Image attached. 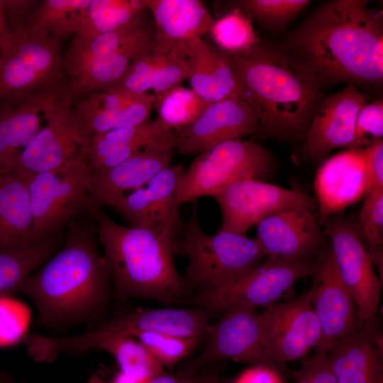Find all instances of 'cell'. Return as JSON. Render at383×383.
<instances>
[{
	"mask_svg": "<svg viewBox=\"0 0 383 383\" xmlns=\"http://www.w3.org/2000/svg\"><path fill=\"white\" fill-rule=\"evenodd\" d=\"M154 109L157 119L169 128L176 130L193 123L209 104L191 89L179 85L154 94Z\"/></svg>",
	"mask_w": 383,
	"mask_h": 383,
	"instance_id": "cell-35",
	"label": "cell"
},
{
	"mask_svg": "<svg viewBox=\"0 0 383 383\" xmlns=\"http://www.w3.org/2000/svg\"><path fill=\"white\" fill-rule=\"evenodd\" d=\"M71 104L59 91L48 96L43 110L45 126L18 155L9 174L28 182L39 173L86 160L94 135Z\"/></svg>",
	"mask_w": 383,
	"mask_h": 383,
	"instance_id": "cell-8",
	"label": "cell"
},
{
	"mask_svg": "<svg viewBox=\"0 0 383 383\" xmlns=\"http://www.w3.org/2000/svg\"><path fill=\"white\" fill-rule=\"evenodd\" d=\"M264 346L272 363L304 360L321 338L319 321L308 290L285 302L274 303L260 312Z\"/></svg>",
	"mask_w": 383,
	"mask_h": 383,
	"instance_id": "cell-15",
	"label": "cell"
},
{
	"mask_svg": "<svg viewBox=\"0 0 383 383\" xmlns=\"http://www.w3.org/2000/svg\"><path fill=\"white\" fill-rule=\"evenodd\" d=\"M382 335L363 322L326 353L336 383H383Z\"/></svg>",
	"mask_w": 383,
	"mask_h": 383,
	"instance_id": "cell-23",
	"label": "cell"
},
{
	"mask_svg": "<svg viewBox=\"0 0 383 383\" xmlns=\"http://www.w3.org/2000/svg\"><path fill=\"white\" fill-rule=\"evenodd\" d=\"M308 0H240L236 8L260 23L282 26L294 18L310 4Z\"/></svg>",
	"mask_w": 383,
	"mask_h": 383,
	"instance_id": "cell-39",
	"label": "cell"
},
{
	"mask_svg": "<svg viewBox=\"0 0 383 383\" xmlns=\"http://www.w3.org/2000/svg\"><path fill=\"white\" fill-rule=\"evenodd\" d=\"M154 24L153 50L166 54L181 43L202 38L214 19L200 0H145Z\"/></svg>",
	"mask_w": 383,
	"mask_h": 383,
	"instance_id": "cell-24",
	"label": "cell"
},
{
	"mask_svg": "<svg viewBox=\"0 0 383 383\" xmlns=\"http://www.w3.org/2000/svg\"><path fill=\"white\" fill-rule=\"evenodd\" d=\"M148 11L145 0H90L77 36L89 40L115 30Z\"/></svg>",
	"mask_w": 383,
	"mask_h": 383,
	"instance_id": "cell-33",
	"label": "cell"
},
{
	"mask_svg": "<svg viewBox=\"0 0 383 383\" xmlns=\"http://www.w3.org/2000/svg\"><path fill=\"white\" fill-rule=\"evenodd\" d=\"M366 192L383 189V142L377 140L366 147Z\"/></svg>",
	"mask_w": 383,
	"mask_h": 383,
	"instance_id": "cell-43",
	"label": "cell"
},
{
	"mask_svg": "<svg viewBox=\"0 0 383 383\" xmlns=\"http://www.w3.org/2000/svg\"><path fill=\"white\" fill-rule=\"evenodd\" d=\"M243 89L255 110L264 138L306 134L321 101L317 78L259 41L250 49L228 52Z\"/></svg>",
	"mask_w": 383,
	"mask_h": 383,
	"instance_id": "cell-2",
	"label": "cell"
},
{
	"mask_svg": "<svg viewBox=\"0 0 383 383\" xmlns=\"http://www.w3.org/2000/svg\"><path fill=\"white\" fill-rule=\"evenodd\" d=\"M293 375L294 383H336L327 354L323 352L304 359L301 367Z\"/></svg>",
	"mask_w": 383,
	"mask_h": 383,
	"instance_id": "cell-42",
	"label": "cell"
},
{
	"mask_svg": "<svg viewBox=\"0 0 383 383\" xmlns=\"http://www.w3.org/2000/svg\"><path fill=\"white\" fill-rule=\"evenodd\" d=\"M174 131L175 150L197 155L223 142L258 133L259 121L254 109L234 96L209 104L193 123Z\"/></svg>",
	"mask_w": 383,
	"mask_h": 383,
	"instance_id": "cell-18",
	"label": "cell"
},
{
	"mask_svg": "<svg viewBox=\"0 0 383 383\" xmlns=\"http://www.w3.org/2000/svg\"><path fill=\"white\" fill-rule=\"evenodd\" d=\"M59 40L28 34L23 26L9 29L0 40V101L11 104L60 90L64 67Z\"/></svg>",
	"mask_w": 383,
	"mask_h": 383,
	"instance_id": "cell-6",
	"label": "cell"
},
{
	"mask_svg": "<svg viewBox=\"0 0 383 383\" xmlns=\"http://www.w3.org/2000/svg\"><path fill=\"white\" fill-rule=\"evenodd\" d=\"M275 169L270 153L260 145L241 139L220 143L196 155L180 179L177 203L214 197L228 185L253 179L262 181Z\"/></svg>",
	"mask_w": 383,
	"mask_h": 383,
	"instance_id": "cell-7",
	"label": "cell"
},
{
	"mask_svg": "<svg viewBox=\"0 0 383 383\" xmlns=\"http://www.w3.org/2000/svg\"><path fill=\"white\" fill-rule=\"evenodd\" d=\"M90 0H45L35 11L25 30L41 38H60L79 33Z\"/></svg>",
	"mask_w": 383,
	"mask_h": 383,
	"instance_id": "cell-31",
	"label": "cell"
},
{
	"mask_svg": "<svg viewBox=\"0 0 383 383\" xmlns=\"http://www.w3.org/2000/svg\"><path fill=\"white\" fill-rule=\"evenodd\" d=\"M383 135L382 100L365 104L360 110L355 123V142L357 149L367 147L382 140Z\"/></svg>",
	"mask_w": 383,
	"mask_h": 383,
	"instance_id": "cell-41",
	"label": "cell"
},
{
	"mask_svg": "<svg viewBox=\"0 0 383 383\" xmlns=\"http://www.w3.org/2000/svg\"><path fill=\"white\" fill-rule=\"evenodd\" d=\"M57 244L55 233L30 246L0 249V296L16 291L26 277L50 258Z\"/></svg>",
	"mask_w": 383,
	"mask_h": 383,
	"instance_id": "cell-32",
	"label": "cell"
},
{
	"mask_svg": "<svg viewBox=\"0 0 383 383\" xmlns=\"http://www.w3.org/2000/svg\"><path fill=\"white\" fill-rule=\"evenodd\" d=\"M94 349L111 354L122 374L139 380H147L164 372V367L148 350L133 336H116L98 343Z\"/></svg>",
	"mask_w": 383,
	"mask_h": 383,
	"instance_id": "cell-34",
	"label": "cell"
},
{
	"mask_svg": "<svg viewBox=\"0 0 383 383\" xmlns=\"http://www.w3.org/2000/svg\"><path fill=\"white\" fill-rule=\"evenodd\" d=\"M323 223L341 277L355 303L360 325L377 317L382 282L359 233L357 222L330 216Z\"/></svg>",
	"mask_w": 383,
	"mask_h": 383,
	"instance_id": "cell-12",
	"label": "cell"
},
{
	"mask_svg": "<svg viewBox=\"0 0 383 383\" xmlns=\"http://www.w3.org/2000/svg\"><path fill=\"white\" fill-rule=\"evenodd\" d=\"M309 289L311 302L321 328L317 352L327 353L340 340L360 326L354 299L340 274L331 248L317 258Z\"/></svg>",
	"mask_w": 383,
	"mask_h": 383,
	"instance_id": "cell-16",
	"label": "cell"
},
{
	"mask_svg": "<svg viewBox=\"0 0 383 383\" xmlns=\"http://www.w3.org/2000/svg\"><path fill=\"white\" fill-rule=\"evenodd\" d=\"M184 172L182 164L170 165L143 187L121 196L111 206L131 226L176 236L184 225L177 203Z\"/></svg>",
	"mask_w": 383,
	"mask_h": 383,
	"instance_id": "cell-17",
	"label": "cell"
},
{
	"mask_svg": "<svg viewBox=\"0 0 383 383\" xmlns=\"http://www.w3.org/2000/svg\"><path fill=\"white\" fill-rule=\"evenodd\" d=\"M28 182L11 174L0 178V249L38 243Z\"/></svg>",
	"mask_w": 383,
	"mask_h": 383,
	"instance_id": "cell-30",
	"label": "cell"
},
{
	"mask_svg": "<svg viewBox=\"0 0 383 383\" xmlns=\"http://www.w3.org/2000/svg\"><path fill=\"white\" fill-rule=\"evenodd\" d=\"M211 312L201 308L138 309L116 317L88 333L70 338H50L48 350L52 356L62 352L79 353L94 349L111 337L133 336L138 332H154L185 338H205Z\"/></svg>",
	"mask_w": 383,
	"mask_h": 383,
	"instance_id": "cell-9",
	"label": "cell"
},
{
	"mask_svg": "<svg viewBox=\"0 0 383 383\" xmlns=\"http://www.w3.org/2000/svg\"><path fill=\"white\" fill-rule=\"evenodd\" d=\"M191 62V89L208 104L231 96L244 99L228 52L202 38L188 43Z\"/></svg>",
	"mask_w": 383,
	"mask_h": 383,
	"instance_id": "cell-28",
	"label": "cell"
},
{
	"mask_svg": "<svg viewBox=\"0 0 383 383\" xmlns=\"http://www.w3.org/2000/svg\"><path fill=\"white\" fill-rule=\"evenodd\" d=\"M174 238V252L189 260L183 279L197 294L214 291L238 279L260 263L265 254L255 238L219 230L207 234L201 226L198 204Z\"/></svg>",
	"mask_w": 383,
	"mask_h": 383,
	"instance_id": "cell-5",
	"label": "cell"
},
{
	"mask_svg": "<svg viewBox=\"0 0 383 383\" xmlns=\"http://www.w3.org/2000/svg\"><path fill=\"white\" fill-rule=\"evenodd\" d=\"M209 33L216 45L230 53L247 50L259 41L250 19L238 9L214 20Z\"/></svg>",
	"mask_w": 383,
	"mask_h": 383,
	"instance_id": "cell-36",
	"label": "cell"
},
{
	"mask_svg": "<svg viewBox=\"0 0 383 383\" xmlns=\"http://www.w3.org/2000/svg\"><path fill=\"white\" fill-rule=\"evenodd\" d=\"M313 261L284 262L265 258L246 274L214 291L197 294L198 308L211 313L233 306L266 308L277 301L301 279L313 274Z\"/></svg>",
	"mask_w": 383,
	"mask_h": 383,
	"instance_id": "cell-10",
	"label": "cell"
},
{
	"mask_svg": "<svg viewBox=\"0 0 383 383\" xmlns=\"http://www.w3.org/2000/svg\"><path fill=\"white\" fill-rule=\"evenodd\" d=\"M0 383H4V382L0 379Z\"/></svg>",
	"mask_w": 383,
	"mask_h": 383,
	"instance_id": "cell-50",
	"label": "cell"
},
{
	"mask_svg": "<svg viewBox=\"0 0 383 383\" xmlns=\"http://www.w3.org/2000/svg\"><path fill=\"white\" fill-rule=\"evenodd\" d=\"M31 319L29 308L7 295L0 296V347L13 345L25 335Z\"/></svg>",
	"mask_w": 383,
	"mask_h": 383,
	"instance_id": "cell-40",
	"label": "cell"
},
{
	"mask_svg": "<svg viewBox=\"0 0 383 383\" xmlns=\"http://www.w3.org/2000/svg\"><path fill=\"white\" fill-rule=\"evenodd\" d=\"M265 258L284 262L316 260L324 235L312 211L293 209L274 213L257 225L255 237Z\"/></svg>",
	"mask_w": 383,
	"mask_h": 383,
	"instance_id": "cell-19",
	"label": "cell"
},
{
	"mask_svg": "<svg viewBox=\"0 0 383 383\" xmlns=\"http://www.w3.org/2000/svg\"><path fill=\"white\" fill-rule=\"evenodd\" d=\"M97 223L118 296L149 299L169 305L189 292L173 260L175 236L123 226L101 209L90 211Z\"/></svg>",
	"mask_w": 383,
	"mask_h": 383,
	"instance_id": "cell-3",
	"label": "cell"
},
{
	"mask_svg": "<svg viewBox=\"0 0 383 383\" xmlns=\"http://www.w3.org/2000/svg\"><path fill=\"white\" fill-rule=\"evenodd\" d=\"M152 110L150 96L110 89L87 95L78 104L76 113L98 135L145 123L150 120Z\"/></svg>",
	"mask_w": 383,
	"mask_h": 383,
	"instance_id": "cell-26",
	"label": "cell"
},
{
	"mask_svg": "<svg viewBox=\"0 0 383 383\" xmlns=\"http://www.w3.org/2000/svg\"><path fill=\"white\" fill-rule=\"evenodd\" d=\"M53 92L33 94L0 111V178L10 173L16 157L40 130V113Z\"/></svg>",
	"mask_w": 383,
	"mask_h": 383,
	"instance_id": "cell-29",
	"label": "cell"
},
{
	"mask_svg": "<svg viewBox=\"0 0 383 383\" xmlns=\"http://www.w3.org/2000/svg\"><path fill=\"white\" fill-rule=\"evenodd\" d=\"M88 383H106L103 379H101L97 375H93L89 380Z\"/></svg>",
	"mask_w": 383,
	"mask_h": 383,
	"instance_id": "cell-49",
	"label": "cell"
},
{
	"mask_svg": "<svg viewBox=\"0 0 383 383\" xmlns=\"http://www.w3.org/2000/svg\"><path fill=\"white\" fill-rule=\"evenodd\" d=\"M5 14L4 0H0V40L9 30Z\"/></svg>",
	"mask_w": 383,
	"mask_h": 383,
	"instance_id": "cell-48",
	"label": "cell"
},
{
	"mask_svg": "<svg viewBox=\"0 0 383 383\" xmlns=\"http://www.w3.org/2000/svg\"><path fill=\"white\" fill-rule=\"evenodd\" d=\"M193 383H223V382L213 369L206 366L194 375Z\"/></svg>",
	"mask_w": 383,
	"mask_h": 383,
	"instance_id": "cell-47",
	"label": "cell"
},
{
	"mask_svg": "<svg viewBox=\"0 0 383 383\" xmlns=\"http://www.w3.org/2000/svg\"><path fill=\"white\" fill-rule=\"evenodd\" d=\"M365 96L353 84L323 99L313 113L303 146L306 159L318 160L333 149H357L355 123Z\"/></svg>",
	"mask_w": 383,
	"mask_h": 383,
	"instance_id": "cell-20",
	"label": "cell"
},
{
	"mask_svg": "<svg viewBox=\"0 0 383 383\" xmlns=\"http://www.w3.org/2000/svg\"><path fill=\"white\" fill-rule=\"evenodd\" d=\"M176 133L157 118L94 135L88 148L91 170L108 169L147 149L176 147Z\"/></svg>",
	"mask_w": 383,
	"mask_h": 383,
	"instance_id": "cell-25",
	"label": "cell"
},
{
	"mask_svg": "<svg viewBox=\"0 0 383 383\" xmlns=\"http://www.w3.org/2000/svg\"><path fill=\"white\" fill-rule=\"evenodd\" d=\"M367 1L338 0L319 8L292 38L301 66L320 83L379 86L383 79L381 12Z\"/></svg>",
	"mask_w": 383,
	"mask_h": 383,
	"instance_id": "cell-1",
	"label": "cell"
},
{
	"mask_svg": "<svg viewBox=\"0 0 383 383\" xmlns=\"http://www.w3.org/2000/svg\"><path fill=\"white\" fill-rule=\"evenodd\" d=\"M62 248L26 277L16 291L30 296L46 320L76 317L99 305L110 268L88 225L72 220Z\"/></svg>",
	"mask_w": 383,
	"mask_h": 383,
	"instance_id": "cell-4",
	"label": "cell"
},
{
	"mask_svg": "<svg viewBox=\"0 0 383 383\" xmlns=\"http://www.w3.org/2000/svg\"><path fill=\"white\" fill-rule=\"evenodd\" d=\"M133 337L140 341L163 367L177 365L194 350L203 340L154 332H138Z\"/></svg>",
	"mask_w": 383,
	"mask_h": 383,
	"instance_id": "cell-37",
	"label": "cell"
},
{
	"mask_svg": "<svg viewBox=\"0 0 383 383\" xmlns=\"http://www.w3.org/2000/svg\"><path fill=\"white\" fill-rule=\"evenodd\" d=\"M90 174L86 160L75 161L27 182L35 227L41 238L55 235L81 208L87 207Z\"/></svg>",
	"mask_w": 383,
	"mask_h": 383,
	"instance_id": "cell-11",
	"label": "cell"
},
{
	"mask_svg": "<svg viewBox=\"0 0 383 383\" xmlns=\"http://www.w3.org/2000/svg\"><path fill=\"white\" fill-rule=\"evenodd\" d=\"M233 383H284L272 365H257L244 370Z\"/></svg>",
	"mask_w": 383,
	"mask_h": 383,
	"instance_id": "cell-44",
	"label": "cell"
},
{
	"mask_svg": "<svg viewBox=\"0 0 383 383\" xmlns=\"http://www.w3.org/2000/svg\"><path fill=\"white\" fill-rule=\"evenodd\" d=\"M205 338L203 352L180 374L194 376L204 367L224 360L274 366L265 350L257 309L238 306L226 309L218 321L209 324Z\"/></svg>",
	"mask_w": 383,
	"mask_h": 383,
	"instance_id": "cell-13",
	"label": "cell"
},
{
	"mask_svg": "<svg viewBox=\"0 0 383 383\" xmlns=\"http://www.w3.org/2000/svg\"><path fill=\"white\" fill-rule=\"evenodd\" d=\"M357 226L370 255L382 252L383 189L366 192Z\"/></svg>",
	"mask_w": 383,
	"mask_h": 383,
	"instance_id": "cell-38",
	"label": "cell"
},
{
	"mask_svg": "<svg viewBox=\"0 0 383 383\" xmlns=\"http://www.w3.org/2000/svg\"><path fill=\"white\" fill-rule=\"evenodd\" d=\"M321 221L364 197L366 191L365 149H348L327 159L314 182Z\"/></svg>",
	"mask_w": 383,
	"mask_h": 383,
	"instance_id": "cell-22",
	"label": "cell"
},
{
	"mask_svg": "<svg viewBox=\"0 0 383 383\" xmlns=\"http://www.w3.org/2000/svg\"><path fill=\"white\" fill-rule=\"evenodd\" d=\"M194 379V376L186 377L180 374L172 375L163 372L146 380L145 383H193Z\"/></svg>",
	"mask_w": 383,
	"mask_h": 383,
	"instance_id": "cell-45",
	"label": "cell"
},
{
	"mask_svg": "<svg viewBox=\"0 0 383 383\" xmlns=\"http://www.w3.org/2000/svg\"><path fill=\"white\" fill-rule=\"evenodd\" d=\"M35 2L27 0H4L5 12L9 11L11 14H19L28 11Z\"/></svg>",
	"mask_w": 383,
	"mask_h": 383,
	"instance_id": "cell-46",
	"label": "cell"
},
{
	"mask_svg": "<svg viewBox=\"0 0 383 383\" xmlns=\"http://www.w3.org/2000/svg\"><path fill=\"white\" fill-rule=\"evenodd\" d=\"M174 150L147 149L108 169L91 170L87 209L90 212L111 206L123 195L145 185L170 165Z\"/></svg>",
	"mask_w": 383,
	"mask_h": 383,
	"instance_id": "cell-21",
	"label": "cell"
},
{
	"mask_svg": "<svg viewBox=\"0 0 383 383\" xmlns=\"http://www.w3.org/2000/svg\"><path fill=\"white\" fill-rule=\"evenodd\" d=\"M191 73L189 45L181 43L166 54H160L153 48L138 55L123 76L110 89H123L144 94L150 89L153 94H162L182 85Z\"/></svg>",
	"mask_w": 383,
	"mask_h": 383,
	"instance_id": "cell-27",
	"label": "cell"
},
{
	"mask_svg": "<svg viewBox=\"0 0 383 383\" xmlns=\"http://www.w3.org/2000/svg\"><path fill=\"white\" fill-rule=\"evenodd\" d=\"M214 198L222 215L220 230L240 235L274 213L317 208L316 199L305 193L253 179L235 182Z\"/></svg>",
	"mask_w": 383,
	"mask_h": 383,
	"instance_id": "cell-14",
	"label": "cell"
},
{
	"mask_svg": "<svg viewBox=\"0 0 383 383\" xmlns=\"http://www.w3.org/2000/svg\"><path fill=\"white\" fill-rule=\"evenodd\" d=\"M4 383H9V382H4Z\"/></svg>",
	"mask_w": 383,
	"mask_h": 383,
	"instance_id": "cell-51",
	"label": "cell"
}]
</instances>
